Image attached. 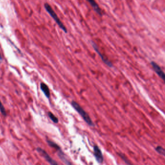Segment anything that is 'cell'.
<instances>
[{"mask_svg":"<svg viewBox=\"0 0 165 165\" xmlns=\"http://www.w3.org/2000/svg\"><path fill=\"white\" fill-rule=\"evenodd\" d=\"M71 105L73 108L78 113V114L81 115L83 120L85 121V122H86L89 126L90 127H95V124L90 118L89 114L84 110V109L77 102L72 101Z\"/></svg>","mask_w":165,"mask_h":165,"instance_id":"cell-1","label":"cell"},{"mask_svg":"<svg viewBox=\"0 0 165 165\" xmlns=\"http://www.w3.org/2000/svg\"><path fill=\"white\" fill-rule=\"evenodd\" d=\"M44 7H45L46 10L47 11V13H49V14L50 15V16L53 18L55 21L56 22L57 24L59 26V27L64 33H67V29L66 28V27L64 25L63 22L61 21L60 19L59 18V17H58L56 13H55V11L53 10V8L51 7V6L48 3H46L44 4Z\"/></svg>","mask_w":165,"mask_h":165,"instance_id":"cell-2","label":"cell"},{"mask_svg":"<svg viewBox=\"0 0 165 165\" xmlns=\"http://www.w3.org/2000/svg\"><path fill=\"white\" fill-rule=\"evenodd\" d=\"M36 151L50 165H58V163L51 158L49 154H47L46 151H45L42 148H41L40 147H37L36 148Z\"/></svg>","mask_w":165,"mask_h":165,"instance_id":"cell-3","label":"cell"},{"mask_svg":"<svg viewBox=\"0 0 165 165\" xmlns=\"http://www.w3.org/2000/svg\"><path fill=\"white\" fill-rule=\"evenodd\" d=\"M91 45L92 46V47L93 49L95 50V51H96L97 54H98L99 56L101 57V59L102 61H103V63L105 64H106L107 65H108V67H112L113 64L111 63V61L108 60V58L106 57L102 53L100 52L99 49L98 47L96 45L95 43L93 41H91Z\"/></svg>","mask_w":165,"mask_h":165,"instance_id":"cell-4","label":"cell"},{"mask_svg":"<svg viewBox=\"0 0 165 165\" xmlns=\"http://www.w3.org/2000/svg\"><path fill=\"white\" fill-rule=\"evenodd\" d=\"M93 155L95 156V158L96 159V161L99 163H102L104 161V157L103 155L102 151L98 146L95 145L93 146Z\"/></svg>","mask_w":165,"mask_h":165,"instance_id":"cell-5","label":"cell"},{"mask_svg":"<svg viewBox=\"0 0 165 165\" xmlns=\"http://www.w3.org/2000/svg\"><path fill=\"white\" fill-rule=\"evenodd\" d=\"M151 64L154 70L158 75L159 77H160V78H161L163 81H165V74L160 66L154 61H151Z\"/></svg>","mask_w":165,"mask_h":165,"instance_id":"cell-6","label":"cell"},{"mask_svg":"<svg viewBox=\"0 0 165 165\" xmlns=\"http://www.w3.org/2000/svg\"><path fill=\"white\" fill-rule=\"evenodd\" d=\"M57 155L59 158L66 165H73L72 163L68 159L67 155L64 154L61 149L57 151Z\"/></svg>","mask_w":165,"mask_h":165,"instance_id":"cell-7","label":"cell"},{"mask_svg":"<svg viewBox=\"0 0 165 165\" xmlns=\"http://www.w3.org/2000/svg\"><path fill=\"white\" fill-rule=\"evenodd\" d=\"M88 1L90 3L91 6L93 8V10L95 11L97 14L102 17V10H101V8H100V7H99L98 4L96 3V2H95V1H93V0H88Z\"/></svg>","mask_w":165,"mask_h":165,"instance_id":"cell-8","label":"cell"},{"mask_svg":"<svg viewBox=\"0 0 165 165\" xmlns=\"http://www.w3.org/2000/svg\"><path fill=\"white\" fill-rule=\"evenodd\" d=\"M40 88H41V91H42L43 93H44L45 96H46L47 98H50V91L49 89V88L47 86L46 84L45 83L42 82L40 84Z\"/></svg>","mask_w":165,"mask_h":165,"instance_id":"cell-9","label":"cell"},{"mask_svg":"<svg viewBox=\"0 0 165 165\" xmlns=\"http://www.w3.org/2000/svg\"><path fill=\"white\" fill-rule=\"evenodd\" d=\"M47 144H49V146L51 147V148L55 149L57 150V151L58 150L61 149V147H60L57 144H56L55 142H53V141L47 140Z\"/></svg>","mask_w":165,"mask_h":165,"instance_id":"cell-10","label":"cell"},{"mask_svg":"<svg viewBox=\"0 0 165 165\" xmlns=\"http://www.w3.org/2000/svg\"><path fill=\"white\" fill-rule=\"evenodd\" d=\"M47 114H48V116H49V117L50 118V120L53 123H55V124H58V123L59 120H58L57 117L55 116V115L53 114V113L50 112V111H49L47 113Z\"/></svg>","mask_w":165,"mask_h":165,"instance_id":"cell-11","label":"cell"},{"mask_svg":"<svg viewBox=\"0 0 165 165\" xmlns=\"http://www.w3.org/2000/svg\"><path fill=\"white\" fill-rule=\"evenodd\" d=\"M155 151L160 154V155H162L163 156H165V149H164L161 146H158L155 148Z\"/></svg>","mask_w":165,"mask_h":165,"instance_id":"cell-12","label":"cell"},{"mask_svg":"<svg viewBox=\"0 0 165 165\" xmlns=\"http://www.w3.org/2000/svg\"><path fill=\"white\" fill-rule=\"evenodd\" d=\"M0 111L1 112V114L4 116H7V113L5 110V108L4 107V105L2 104L1 101H0Z\"/></svg>","mask_w":165,"mask_h":165,"instance_id":"cell-13","label":"cell"},{"mask_svg":"<svg viewBox=\"0 0 165 165\" xmlns=\"http://www.w3.org/2000/svg\"><path fill=\"white\" fill-rule=\"evenodd\" d=\"M119 155H120V156L121 157V158L123 159V160H124V161H125V162H126V163H127V164H128V165H131V163H130L129 160L127 159V157L124 156V155H123V154H119Z\"/></svg>","mask_w":165,"mask_h":165,"instance_id":"cell-14","label":"cell"},{"mask_svg":"<svg viewBox=\"0 0 165 165\" xmlns=\"http://www.w3.org/2000/svg\"><path fill=\"white\" fill-rule=\"evenodd\" d=\"M2 61H3V58H2V56H1V53H0V62H1Z\"/></svg>","mask_w":165,"mask_h":165,"instance_id":"cell-15","label":"cell"}]
</instances>
